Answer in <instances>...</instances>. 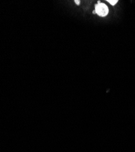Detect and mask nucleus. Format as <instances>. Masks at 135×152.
<instances>
[{
  "instance_id": "nucleus-1",
  "label": "nucleus",
  "mask_w": 135,
  "mask_h": 152,
  "mask_svg": "<svg viewBox=\"0 0 135 152\" xmlns=\"http://www.w3.org/2000/svg\"><path fill=\"white\" fill-rule=\"evenodd\" d=\"M95 12L99 16L104 17L108 15L109 10L108 6L105 3H101L99 1L97 4L95 5Z\"/></svg>"
},
{
  "instance_id": "nucleus-2",
  "label": "nucleus",
  "mask_w": 135,
  "mask_h": 152,
  "mask_svg": "<svg viewBox=\"0 0 135 152\" xmlns=\"http://www.w3.org/2000/svg\"><path fill=\"white\" fill-rule=\"evenodd\" d=\"M107 2H108L109 4H111L112 6H115L117 2V0H107Z\"/></svg>"
},
{
  "instance_id": "nucleus-3",
  "label": "nucleus",
  "mask_w": 135,
  "mask_h": 152,
  "mask_svg": "<svg viewBox=\"0 0 135 152\" xmlns=\"http://www.w3.org/2000/svg\"><path fill=\"white\" fill-rule=\"evenodd\" d=\"M75 3H76V4L79 5L80 4V1H75Z\"/></svg>"
}]
</instances>
